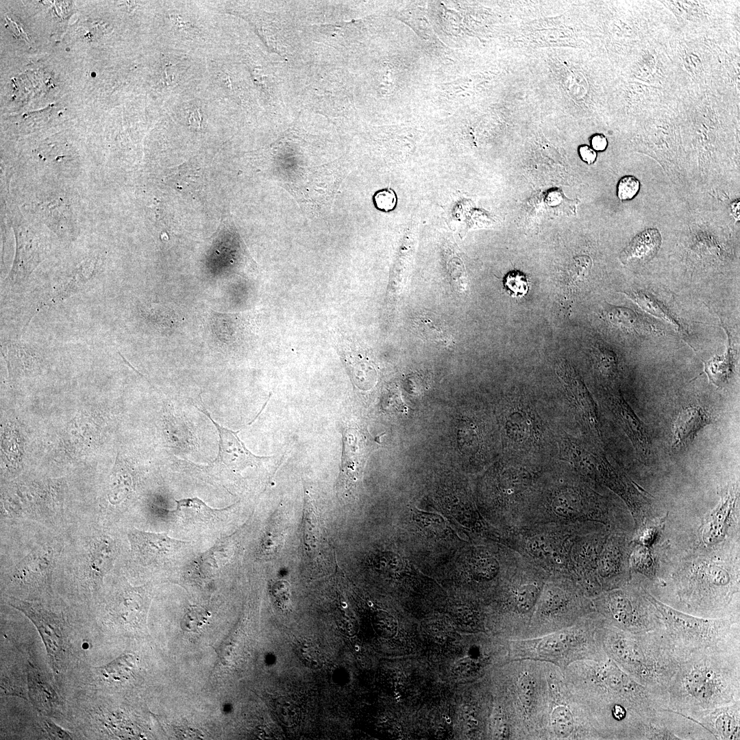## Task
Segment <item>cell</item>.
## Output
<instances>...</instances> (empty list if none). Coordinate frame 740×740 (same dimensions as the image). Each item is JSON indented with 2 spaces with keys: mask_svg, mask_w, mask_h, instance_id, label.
<instances>
[{
  "mask_svg": "<svg viewBox=\"0 0 740 740\" xmlns=\"http://www.w3.org/2000/svg\"><path fill=\"white\" fill-rule=\"evenodd\" d=\"M13 229L16 254L7 280L12 284H21L47 256V242L30 225L20 220H15Z\"/></svg>",
  "mask_w": 740,
  "mask_h": 740,
  "instance_id": "obj_18",
  "label": "cell"
},
{
  "mask_svg": "<svg viewBox=\"0 0 740 740\" xmlns=\"http://www.w3.org/2000/svg\"><path fill=\"white\" fill-rule=\"evenodd\" d=\"M597 369L604 377L611 378L617 373V359L615 354L607 349H599L595 354Z\"/></svg>",
  "mask_w": 740,
  "mask_h": 740,
  "instance_id": "obj_40",
  "label": "cell"
},
{
  "mask_svg": "<svg viewBox=\"0 0 740 740\" xmlns=\"http://www.w3.org/2000/svg\"><path fill=\"white\" fill-rule=\"evenodd\" d=\"M594 610L609 625L624 631L643 632L664 628L660 613L645 590L630 582L591 599Z\"/></svg>",
  "mask_w": 740,
  "mask_h": 740,
  "instance_id": "obj_14",
  "label": "cell"
},
{
  "mask_svg": "<svg viewBox=\"0 0 740 740\" xmlns=\"http://www.w3.org/2000/svg\"><path fill=\"white\" fill-rule=\"evenodd\" d=\"M6 21H7L6 25H8L9 29L12 32L14 36H16L18 38H20L25 39L26 40L28 41V38L27 37V35H26L25 32L23 31L22 27L20 25H18V24L16 23L15 22H13L9 18H6Z\"/></svg>",
  "mask_w": 740,
  "mask_h": 740,
  "instance_id": "obj_50",
  "label": "cell"
},
{
  "mask_svg": "<svg viewBox=\"0 0 740 740\" xmlns=\"http://www.w3.org/2000/svg\"><path fill=\"white\" fill-rule=\"evenodd\" d=\"M506 704L501 708L512 728L513 739H545L547 707V662L508 660Z\"/></svg>",
  "mask_w": 740,
  "mask_h": 740,
  "instance_id": "obj_6",
  "label": "cell"
},
{
  "mask_svg": "<svg viewBox=\"0 0 740 740\" xmlns=\"http://www.w3.org/2000/svg\"><path fill=\"white\" fill-rule=\"evenodd\" d=\"M589 481L571 473L544 475L521 519L520 529L541 524L611 523L609 503Z\"/></svg>",
  "mask_w": 740,
  "mask_h": 740,
  "instance_id": "obj_4",
  "label": "cell"
},
{
  "mask_svg": "<svg viewBox=\"0 0 740 740\" xmlns=\"http://www.w3.org/2000/svg\"><path fill=\"white\" fill-rule=\"evenodd\" d=\"M506 443L515 460L536 465L556 443L554 429L541 403L523 394L507 400L503 415Z\"/></svg>",
  "mask_w": 740,
  "mask_h": 740,
  "instance_id": "obj_9",
  "label": "cell"
},
{
  "mask_svg": "<svg viewBox=\"0 0 740 740\" xmlns=\"http://www.w3.org/2000/svg\"><path fill=\"white\" fill-rule=\"evenodd\" d=\"M547 680L545 739L602 740L588 708L563 670L547 662Z\"/></svg>",
  "mask_w": 740,
  "mask_h": 740,
  "instance_id": "obj_11",
  "label": "cell"
},
{
  "mask_svg": "<svg viewBox=\"0 0 740 740\" xmlns=\"http://www.w3.org/2000/svg\"><path fill=\"white\" fill-rule=\"evenodd\" d=\"M147 601L140 587H132L125 583L106 598L103 614L106 628L116 624L138 626L143 619Z\"/></svg>",
  "mask_w": 740,
  "mask_h": 740,
  "instance_id": "obj_19",
  "label": "cell"
},
{
  "mask_svg": "<svg viewBox=\"0 0 740 740\" xmlns=\"http://www.w3.org/2000/svg\"><path fill=\"white\" fill-rule=\"evenodd\" d=\"M593 611L591 600L570 576L550 575L539 598L527 639L572 626Z\"/></svg>",
  "mask_w": 740,
  "mask_h": 740,
  "instance_id": "obj_12",
  "label": "cell"
},
{
  "mask_svg": "<svg viewBox=\"0 0 740 740\" xmlns=\"http://www.w3.org/2000/svg\"><path fill=\"white\" fill-rule=\"evenodd\" d=\"M713 421L711 414L699 406L682 408L673 424L672 448L682 450L692 443L699 431Z\"/></svg>",
  "mask_w": 740,
  "mask_h": 740,
  "instance_id": "obj_27",
  "label": "cell"
},
{
  "mask_svg": "<svg viewBox=\"0 0 740 740\" xmlns=\"http://www.w3.org/2000/svg\"><path fill=\"white\" fill-rule=\"evenodd\" d=\"M680 611L700 617H739L732 610L739 597V575L723 562L696 558L683 564L674 576Z\"/></svg>",
  "mask_w": 740,
  "mask_h": 740,
  "instance_id": "obj_5",
  "label": "cell"
},
{
  "mask_svg": "<svg viewBox=\"0 0 740 740\" xmlns=\"http://www.w3.org/2000/svg\"><path fill=\"white\" fill-rule=\"evenodd\" d=\"M645 590L647 597L660 613L664 632L682 661L698 652L740 650L739 617L694 616L663 603Z\"/></svg>",
  "mask_w": 740,
  "mask_h": 740,
  "instance_id": "obj_8",
  "label": "cell"
},
{
  "mask_svg": "<svg viewBox=\"0 0 740 740\" xmlns=\"http://www.w3.org/2000/svg\"><path fill=\"white\" fill-rule=\"evenodd\" d=\"M275 712L280 722L285 726L295 725L299 719V709L290 699H278L275 704Z\"/></svg>",
  "mask_w": 740,
  "mask_h": 740,
  "instance_id": "obj_39",
  "label": "cell"
},
{
  "mask_svg": "<svg viewBox=\"0 0 740 740\" xmlns=\"http://www.w3.org/2000/svg\"><path fill=\"white\" fill-rule=\"evenodd\" d=\"M550 575L521 555L510 573L504 596V634L508 641L528 638L539 598Z\"/></svg>",
  "mask_w": 740,
  "mask_h": 740,
  "instance_id": "obj_13",
  "label": "cell"
},
{
  "mask_svg": "<svg viewBox=\"0 0 740 740\" xmlns=\"http://www.w3.org/2000/svg\"><path fill=\"white\" fill-rule=\"evenodd\" d=\"M115 550L112 541L107 536H100L94 541L88 553V568L90 585L96 590L112 565Z\"/></svg>",
  "mask_w": 740,
  "mask_h": 740,
  "instance_id": "obj_28",
  "label": "cell"
},
{
  "mask_svg": "<svg viewBox=\"0 0 740 740\" xmlns=\"http://www.w3.org/2000/svg\"><path fill=\"white\" fill-rule=\"evenodd\" d=\"M343 443L342 463L336 483V492L339 497L347 498L356 486L361 468L362 452L358 433L353 428L344 430Z\"/></svg>",
  "mask_w": 740,
  "mask_h": 740,
  "instance_id": "obj_25",
  "label": "cell"
},
{
  "mask_svg": "<svg viewBox=\"0 0 740 740\" xmlns=\"http://www.w3.org/2000/svg\"><path fill=\"white\" fill-rule=\"evenodd\" d=\"M146 319L157 327L173 328L180 323L179 316L169 308L156 305L143 310Z\"/></svg>",
  "mask_w": 740,
  "mask_h": 740,
  "instance_id": "obj_36",
  "label": "cell"
},
{
  "mask_svg": "<svg viewBox=\"0 0 740 740\" xmlns=\"http://www.w3.org/2000/svg\"><path fill=\"white\" fill-rule=\"evenodd\" d=\"M664 523L665 519L648 526L643 524L639 528L638 536L634 542L651 547L660 536Z\"/></svg>",
  "mask_w": 740,
  "mask_h": 740,
  "instance_id": "obj_43",
  "label": "cell"
},
{
  "mask_svg": "<svg viewBox=\"0 0 740 740\" xmlns=\"http://www.w3.org/2000/svg\"><path fill=\"white\" fill-rule=\"evenodd\" d=\"M1 693L3 695H15L27 699V675L23 677L16 669H5L1 667Z\"/></svg>",
  "mask_w": 740,
  "mask_h": 740,
  "instance_id": "obj_35",
  "label": "cell"
},
{
  "mask_svg": "<svg viewBox=\"0 0 740 740\" xmlns=\"http://www.w3.org/2000/svg\"><path fill=\"white\" fill-rule=\"evenodd\" d=\"M663 629L632 632L604 620L598 637L608 658L636 682L667 700L668 686L682 659Z\"/></svg>",
  "mask_w": 740,
  "mask_h": 740,
  "instance_id": "obj_3",
  "label": "cell"
},
{
  "mask_svg": "<svg viewBox=\"0 0 740 740\" xmlns=\"http://www.w3.org/2000/svg\"><path fill=\"white\" fill-rule=\"evenodd\" d=\"M556 372L563 382L566 402L572 415L593 442L603 443L599 415L593 399L574 368L566 361L559 362Z\"/></svg>",
  "mask_w": 740,
  "mask_h": 740,
  "instance_id": "obj_17",
  "label": "cell"
},
{
  "mask_svg": "<svg viewBox=\"0 0 740 740\" xmlns=\"http://www.w3.org/2000/svg\"><path fill=\"white\" fill-rule=\"evenodd\" d=\"M210 615V613L202 607L190 606L182 619L181 627L187 632L199 631Z\"/></svg>",
  "mask_w": 740,
  "mask_h": 740,
  "instance_id": "obj_37",
  "label": "cell"
},
{
  "mask_svg": "<svg viewBox=\"0 0 740 740\" xmlns=\"http://www.w3.org/2000/svg\"><path fill=\"white\" fill-rule=\"evenodd\" d=\"M591 144L595 151H602L606 149L608 140L602 134H596L591 137Z\"/></svg>",
  "mask_w": 740,
  "mask_h": 740,
  "instance_id": "obj_49",
  "label": "cell"
},
{
  "mask_svg": "<svg viewBox=\"0 0 740 740\" xmlns=\"http://www.w3.org/2000/svg\"><path fill=\"white\" fill-rule=\"evenodd\" d=\"M215 426L219 436V453L216 460L233 467L256 464L266 458L252 454L238 436L235 432L220 426L214 421L206 410H201Z\"/></svg>",
  "mask_w": 740,
  "mask_h": 740,
  "instance_id": "obj_26",
  "label": "cell"
},
{
  "mask_svg": "<svg viewBox=\"0 0 740 740\" xmlns=\"http://www.w3.org/2000/svg\"><path fill=\"white\" fill-rule=\"evenodd\" d=\"M98 271V260L89 259L81 263L72 276L50 299L48 305L58 304L84 289L95 278Z\"/></svg>",
  "mask_w": 740,
  "mask_h": 740,
  "instance_id": "obj_30",
  "label": "cell"
},
{
  "mask_svg": "<svg viewBox=\"0 0 740 740\" xmlns=\"http://www.w3.org/2000/svg\"><path fill=\"white\" fill-rule=\"evenodd\" d=\"M720 500L702 522L700 534L706 546L721 543L726 537L739 503V485L729 484L719 489Z\"/></svg>",
  "mask_w": 740,
  "mask_h": 740,
  "instance_id": "obj_20",
  "label": "cell"
},
{
  "mask_svg": "<svg viewBox=\"0 0 740 740\" xmlns=\"http://www.w3.org/2000/svg\"><path fill=\"white\" fill-rule=\"evenodd\" d=\"M630 569L641 573L650 580L656 577L655 556L650 547L635 543L629 552Z\"/></svg>",
  "mask_w": 740,
  "mask_h": 740,
  "instance_id": "obj_33",
  "label": "cell"
},
{
  "mask_svg": "<svg viewBox=\"0 0 740 740\" xmlns=\"http://www.w3.org/2000/svg\"><path fill=\"white\" fill-rule=\"evenodd\" d=\"M40 726L46 736L50 739H73L75 735L68 730L56 724L50 717L43 716L40 722Z\"/></svg>",
  "mask_w": 740,
  "mask_h": 740,
  "instance_id": "obj_45",
  "label": "cell"
},
{
  "mask_svg": "<svg viewBox=\"0 0 740 740\" xmlns=\"http://www.w3.org/2000/svg\"><path fill=\"white\" fill-rule=\"evenodd\" d=\"M128 537L133 554L144 565L163 563L188 543L171 538L166 533L148 532L136 529L131 530Z\"/></svg>",
  "mask_w": 740,
  "mask_h": 740,
  "instance_id": "obj_21",
  "label": "cell"
},
{
  "mask_svg": "<svg viewBox=\"0 0 740 740\" xmlns=\"http://www.w3.org/2000/svg\"><path fill=\"white\" fill-rule=\"evenodd\" d=\"M608 319L613 325L627 330L637 328L640 322L633 311L619 307L610 309L608 312Z\"/></svg>",
  "mask_w": 740,
  "mask_h": 740,
  "instance_id": "obj_38",
  "label": "cell"
},
{
  "mask_svg": "<svg viewBox=\"0 0 740 740\" xmlns=\"http://www.w3.org/2000/svg\"><path fill=\"white\" fill-rule=\"evenodd\" d=\"M27 667L28 696L36 709L42 716L50 718L64 715V700L52 679L31 662Z\"/></svg>",
  "mask_w": 740,
  "mask_h": 740,
  "instance_id": "obj_22",
  "label": "cell"
},
{
  "mask_svg": "<svg viewBox=\"0 0 740 740\" xmlns=\"http://www.w3.org/2000/svg\"><path fill=\"white\" fill-rule=\"evenodd\" d=\"M49 569L45 554L36 552L26 557L18 567L15 578L20 584L36 586L45 583Z\"/></svg>",
  "mask_w": 740,
  "mask_h": 740,
  "instance_id": "obj_31",
  "label": "cell"
},
{
  "mask_svg": "<svg viewBox=\"0 0 740 740\" xmlns=\"http://www.w3.org/2000/svg\"><path fill=\"white\" fill-rule=\"evenodd\" d=\"M640 182L633 175H625L622 177L617 186L618 198L621 201L630 200L639 193Z\"/></svg>",
  "mask_w": 740,
  "mask_h": 740,
  "instance_id": "obj_42",
  "label": "cell"
},
{
  "mask_svg": "<svg viewBox=\"0 0 740 740\" xmlns=\"http://www.w3.org/2000/svg\"><path fill=\"white\" fill-rule=\"evenodd\" d=\"M606 402L629 440L639 457L647 460L652 454V443L648 429L636 415L620 392L610 391Z\"/></svg>",
  "mask_w": 740,
  "mask_h": 740,
  "instance_id": "obj_23",
  "label": "cell"
},
{
  "mask_svg": "<svg viewBox=\"0 0 740 740\" xmlns=\"http://www.w3.org/2000/svg\"><path fill=\"white\" fill-rule=\"evenodd\" d=\"M733 356L728 349L723 356H716L704 362V371L709 380L717 386L724 384L732 372Z\"/></svg>",
  "mask_w": 740,
  "mask_h": 740,
  "instance_id": "obj_34",
  "label": "cell"
},
{
  "mask_svg": "<svg viewBox=\"0 0 740 740\" xmlns=\"http://www.w3.org/2000/svg\"><path fill=\"white\" fill-rule=\"evenodd\" d=\"M629 545L626 539L609 532L597 557L593 576L594 597L630 582Z\"/></svg>",
  "mask_w": 740,
  "mask_h": 740,
  "instance_id": "obj_16",
  "label": "cell"
},
{
  "mask_svg": "<svg viewBox=\"0 0 740 740\" xmlns=\"http://www.w3.org/2000/svg\"><path fill=\"white\" fill-rule=\"evenodd\" d=\"M563 672L588 708L603 739L610 715L617 706H624L638 713L667 708L664 697L636 682L607 656L574 662Z\"/></svg>",
  "mask_w": 740,
  "mask_h": 740,
  "instance_id": "obj_2",
  "label": "cell"
},
{
  "mask_svg": "<svg viewBox=\"0 0 740 740\" xmlns=\"http://www.w3.org/2000/svg\"><path fill=\"white\" fill-rule=\"evenodd\" d=\"M301 659L308 666L317 669L322 666L323 654L314 644L308 642L302 643L299 648Z\"/></svg>",
  "mask_w": 740,
  "mask_h": 740,
  "instance_id": "obj_44",
  "label": "cell"
},
{
  "mask_svg": "<svg viewBox=\"0 0 740 740\" xmlns=\"http://www.w3.org/2000/svg\"><path fill=\"white\" fill-rule=\"evenodd\" d=\"M692 719L707 730L714 739H740V701L703 711Z\"/></svg>",
  "mask_w": 740,
  "mask_h": 740,
  "instance_id": "obj_24",
  "label": "cell"
},
{
  "mask_svg": "<svg viewBox=\"0 0 740 740\" xmlns=\"http://www.w3.org/2000/svg\"><path fill=\"white\" fill-rule=\"evenodd\" d=\"M661 244V236L655 228L647 229L637 234L620 255L624 264L644 262L652 258Z\"/></svg>",
  "mask_w": 740,
  "mask_h": 740,
  "instance_id": "obj_29",
  "label": "cell"
},
{
  "mask_svg": "<svg viewBox=\"0 0 740 740\" xmlns=\"http://www.w3.org/2000/svg\"><path fill=\"white\" fill-rule=\"evenodd\" d=\"M580 158L586 163L591 164L597 158V152L590 146L581 145L578 149Z\"/></svg>",
  "mask_w": 740,
  "mask_h": 740,
  "instance_id": "obj_48",
  "label": "cell"
},
{
  "mask_svg": "<svg viewBox=\"0 0 740 740\" xmlns=\"http://www.w3.org/2000/svg\"><path fill=\"white\" fill-rule=\"evenodd\" d=\"M373 201L378 209L388 212L395 208L397 197L392 190L383 189L375 193L373 196Z\"/></svg>",
  "mask_w": 740,
  "mask_h": 740,
  "instance_id": "obj_46",
  "label": "cell"
},
{
  "mask_svg": "<svg viewBox=\"0 0 740 740\" xmlns=\"http://www.w3.org/2000/svg\"><path fill=\"white\" fill-rule=\"evenodd\" d=\"M503 283L506 290L513 295L523 296L528 290L526 278L518 271L508 273L504 278Z\"/></svg>",
  "mask_w": 740,
  "mask_h": 740,
  "instance_id": "obj_41",
  "label": "cell"
},
{
  "mask_svg": "<svg viewBox=\"0 0 740 740\" xmlns=\"http://www.w3.org/2000/svg\"><path fill=\"white\" fill-rule=\"evenodd\" d=\"M603 618L595 610L569 627L534 638L508 641V660L533 659L565 669L582 660L606 656L598 630Z\"/></svg>",
  "mask_w": 740,
  "mask_h": 740,
  "instance_id": "obj_7",
  "label": "cell"
},
{
  "mask_svg": "<svg viewBox=\"0 0 740 740\" xmlns=\"http://www.w3.org/2000/svg\"><path fill=\"white\" fill-rule=\"evenodd\" d=\"M714 739L713 735L695 719L659 708L645 713H633L622 740Z\"/></svg>",
  "mask_w": 740,
  "mask_h": 740,
  "instance_id": "obj_15",
  "label": "cell"
},
{
  "mask_svg": "<svg viewBox=\"0 0 740 740\" xmlns=\"http://www.w3.org/2000/svg\"><path fill=\"white\" fill-rule=\"evenodd\" d=\"M8 603L23 613L35 626L45 647L49 664L58 676L74 668L86 650L84 639L61 610L50 604L10 597Z\"/></svg>",
  "mask_w": 740,
  "mask_h": 740,
  "instance_id": "obj_10",
  "label": "cell"
},
{
  "mask_svg": "<svg viewBox=\"0 0 740 740\" xmlns=\"http://www.w3.org/2000/svg\"><path fill=\"white\" fill-rule=\"evenodd\" d=\"M740 701V650H709L682 661L667 690V708L693 718Z\"/></svg>",
  "mask_w": 740,
  "mask_h": 740,
  "instance_id": "obj_1",
  "label": "cell"
},
{
  "mask_svg": "<svg viewBox=\"0 0 740 740\" xmlns=\"http://www.w3.org/2000/svg\"><path fill=\"white\" fill-rule=\"evenodd\" d=\"M238 317L236 314L212 312V329L222 343L232 344L240 338L241 323Z\"/></svg>",
  "mask_w": 740,
  "mask_h": 740,
  "instance_id": "obj_32",
  "label": "cell"
},
{
  "mask_svg": "<svg viewBox=\"0 0 740 740\" xmlns=\"http://www.w3.org/2000/svg\"><path fill=\"white\" fill-rule=\"evenodd\" d=\"M376 633L381 637L389 639L396 634L397 626L388 619H377L374 624Z\"/></svg>",
  "mask_w": 740,
  "mask_h": 740,
  "instance_id": "obj_47",
  "label": "cell"
}]
</instances>
